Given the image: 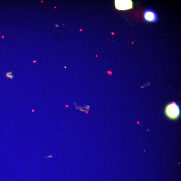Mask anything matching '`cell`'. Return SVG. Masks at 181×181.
<instances>
[{
    "label": "cell",
    "mask_w": 181,
    "mask_h": 181,
    "mask_svg": "<svg viewBox=\"0 0 181 181\" xmlns=\"http://www.w3.org/2000/svg\"><path fill=\"white\" fill-rule=\"evenodd\" d=\"M144 17L146 21L151 22H155L158 19V17L155 12L149 9L144 11Z\"/></svg>",
    "instance_id": "cell-3"
},
{
    "label": "cell",
    "mask_w": 181,
    "mask_h": 181,
    "mask_svg": "<svg viewBox=\"0 0 181 181\" xmlns=\"http://www.w3.org/2000/svg\"><path fill=\"white\" fill-rule=\"evenodd\" d=\"M36 61H33V62H34V63H35V62H36Z\"/></svg>",
    "instance_id": "cell-5"
},
{
    "label": "cell",
    "mask_w": 181,
    "mask_h": 181,
    "mask_svg": "<svg viewBox=\"0 0 181 181\" xmlns=\"http://www.w3.org/2000/svg\"><path fill=\"white\" fill-rule=\"evenodd\" d=\"M116 8L119 10H127L132 9L133 2L131 0L115 1Z\"/></svg>",
    "instance_id": "cell-2"
},
{
    "label": "cell",
    "mask_w": 181,
    "mask_h": 181,
    "mask_svg": "<svg viewBox=\"0 0 181 181\" xmlns=\"http://www.w3.org/2000/svg\"><path fill=\"white\" fill-rule=\"evenodd\" d=\"M164 112L166 116L169 119L175 120L179 117L181 110L177 103L173 102L167 104L165 107Z\"/></svg>",
    "instance_id": "cell-1"
},
{
    "label": "cell",
    "mask_w": 181,
    "mask_h": 181,
    "mask_svg": "<svg viewBox=\"0 0 181 181\" xmlns=\"http://www.w3.org/2000/svg\"><path fill=\"white\" fill-rule=\"evenodd\" d=\"M7 77L10 78L11 79H12L13 78V76L12 75L11 72H9V73L7 74Z\"/></svg>",
    "instance_id": "cell-4"
}]
</instances>
